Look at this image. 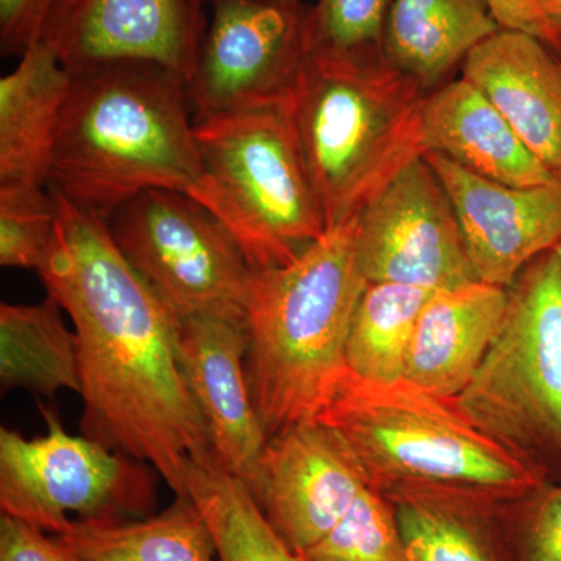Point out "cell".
I'll list each match as a JSON object with an SVG mask.
<instances>
[{
  "mask_svg": "<svg viewBox=\"0 0 561 561\" xmlns=\"http://www.w3.org/2000/svg\"><path fill=\"white\" fill-rule=\"evenodd\" d=\"M486 3L501 28L529 33L552 50L561 49V39L546 21L537 0H486Z\"/></svg>",
  "mask_w": 561,
  "mask_h": 561,
  "instance_id": "32",
  "label": "cell"
},
{
  "mask_svg": "<svg viewBox=\"0 0 561 561\" xmlns=\"http://www.w3.org/2000/svg\"><path fill=\"white\" fill-rule=\"evenodd\" d=\"M203 179L191 195L254 271L280 267L327 231L287 106L194 117Z\"/></svg>",
  "mask_w": 561,
  "mask_h": 561,
  "instance_id": "6",
  "label": "cell"
},
{
  "mask_svg": "<svg viewBox=\"0 0 561 561\" xmlns=\"http://www.w3.org/2000/svg\"><path fill=\"white\" fill-rule=\"evenodd\" d=\"M187 77L194 117L287 106L308 57L306 11L268 0H209Z\"/></svg>",
  "mask_w": 561,
  "mask_h": 561,
  "instance_id": "10",
  "label": "cell"
},
{
  "mask_svg": "<svg viewBox=\"0 0 561 561\" xmlns=\"http://www.w3.org/2000/svg\"><path fill=\"white\" fill-rule=\"evenodd\" d=\"M70 76L50 191L103 219L144 191H197L205 172L181 73L122 61Z\"/></svg>",
  "mask_w": 561,
  "mask_h": 561,
  "instance_id": "2",
  "label": "cell"
},
{
  "mask_svg": "<svg viewBox=\"0 0 561 561\" xmlns=\"http://www.w3.org/2000/svg\"><path fill=\"white\" fill-rule=\"evenodd\" d=\"M432 294L404 284L368 283L346 341V370L371 382L404 379L416 320Z\"/></svg>",
  "mask_w": 561,
  "mask_h": 561,
  "instance_id": "24",
  "label": "cell"
},
{
  "mask_svg": "<svg viewBox=\"0 0 561 561\" xmlns=\"http://www.w3.org/2000/svg\"><path fill=\"white\" fill-rule=\"evenodd\" d=\"M367 486L341 435L312 420L268 440L254 500L280 540L298 553L341 522Z\"/></svg>",
  "mask_w": 561,
  "mask_h": 561,
  "instance_id": "13",
  "label": "cell"
},
{
  "mask_svg": "<svg viewBox=\"0 0 561 561\" xmlns=\"http://www.w3.org/2000/svg\"><path fill=\"white\" fill-rule=\"evenodd\" d=\"M457 408L483 434L561 483V257L531 260Z\"/></svg>",
  "mask_w": 561,
  "mask_h": 561,
  "instance_id": "7",
  "label": "cell"
},
{
  "mask_svg": "<svg viewBox=\"0 0 561 561\" xmlns=\"http://www.w3.org/2000/svg\"><path fill=\"white\" fill-rule=\"evenodd\" d=\"M69 561H217L205 518L190 497L157 515L72 519L54 535Z\"/></svg>",
  "mask_w": 561,
  "mask_h": 561,
  "instance_id": "22",
  "label": "cell"
},
{
  "mask_svg": "<svg viewBox=\"0 0 561 561\" xmlns=\"http://www.w3.org/2000/svg\"><path fill=\"white\" fill-rule=\"evenodd\" d=\"M357 243L368 283L437 291L479 280L453 203L423 157L409 162L365 206Z\"/></svg>",
  "mask_w": 561,
  "mask_h": 561,
  "instance_id": "11",
  "label": "cell"
},
{
  "mask_svg": "<svg viewBox=\"0 0 561 561\" xmlns=\"http://www.w3.org/2000/svg\"><path fill=\"white\" fill-rule=\"evenodd\" d=\"M117 249L176 319L245 327L254 268L210 210L175 191L140 192L105 219Z\"/></svg>",
  "mask_w": 561,
  "mask_h": 561,
  "instance_id": "8",
  "label": "cell"
},
{
  "mask_svg": "<svg viewBox=\"0 0 561 561\" xmlns=\"http://www.w3.org/2000/svg\"><path fill=\"white\" fill-rule=\"evenodd\" d=\"M557 54H559V57L561 58V49L559 51H557Z\"/></svg>",
  "mask_w": 561,
  "mask_h": 561,
  "instance_id": "36",
  "label": "cell"
},
{
  "mask_svg": "<svg viewBox=\"0 0 561 561\" xmlns=\"http://www.w3.org/2000/svg\"><path fill=\"white\" fill-rule=\"evenodd\" d=\"M382 494L393 504L409 561H516L513 511L519 500L448 489Z\"/></svg>",
  "mask_w": 561,
  "mask_h": 561,
  "instance_id": "19",
  "label": "cell"
},
{
  "mask_svg": "<svg viewBox=\"0 0 561 561\" xmlns=\"http://www.w3.org/2000/svg\"><path fill=\"white\" fill-rule=\"evenodd\" d=\"M72 76L44 41L0 80V186L49 184L51 153Z\"/></svg>",
  "mask_w": 561,
  "mask_h": 561,
  "instance_id": "20",
  "label": "cell"
},
{
  "mask_svg": "<svg viewBox=\"0 0 561 561\" xmlns=\"http://www.w3.org/2000/svg\"><path fill=\"white\" fill-rule=\"evenodd\" d=\"M500 28L486 0H391L382 58L432 92Z\"/></svg>",
  "mask_w": 561,
  "mask_h": 561,
  "instance_id": "21",
  "label": "cell"
},
{
  "mask_svg": "<svg viewBox=\"0 0 561 561\" xmlns=\"http://www.w3.org/2000/svg\"><path fill=\"white\" fill-rule=\"evenodd\" d=\"M359 217L328 228L297 260L254 271L245 370L268 440L317 420L342 378L354 312L368 280Z\"/></svg>",
  "mask_w": 561,
  "mask_h": 561,
  "instance_id": "3",
  "label": "cell"
},
{
  "mask_svg": "<svg viewBox=\"0 0 561 561\" xmlns=\"http://www.w3.org/2000/svg\"><path fill=\"white\" fill-rule=\"evenodd\" d=\"M505 308L507 289L482 280L434 291L416 320L405 381L456 400L481 365Z\"/></svg>",
  "mask_w": 561,
  "mask_h": 561,
  "instance_id": "18",
  "label": "cell"
},
{
  "mask_svg": "<svg viewBox=\"0 0 561 561\" xmlns=\"http://www.w3.org/2000/svg\"><path fill=\"white\" fill-rule=\"evenodd\" d=\"M553 33L561 39V0H537Z\"/></svg>",
  "mask_w": 561,
  "mask_h": 561,
  "instance_id": "33",
  "label": "cell"
},
{
  "mask_svg": "<svg viewBox=\"0 0 561 561\" xmlns=\"http://www.w3.org/2000/svg\"><path fill=\"white\" fill-rule=\"evenodd\" d=\"M427 94L383 58L308 51L287 110L327 230L359 217L401 169L423 157Z\"/></svg>",
  "mask_w": 561,
  "mask_h": 561,
  "instance_id": "4",
  "label": "cell"
},
{
  "mask_svg": "<svg viewBox=\"0 0 561 561\" xmlns=\"http://www.w3.org/2000/svg\"><path fill=\"white\" fill-rule=\"evenodd\" d=\"M461 77L485 95L531 153L561 172V58L529 33L500 28L471 50Z\"/></svg>",
  "mask_w": 561,
  "mask_h": 561,
  "instance_id": "16",
  "label": "cell"
},
{
  "mask_svg": "<svg viewBox=\"0 0 561 561\" xmlns=\"http://www.w3.org/2000/svg\"><path fill=\"white\" fill-rule=\"evenodd\" d=\"M201 5L209 3V0H197ZM268 2L278 3V5L289 7V9H297L302 5V0H268Z\"/></svg>",
  "mask_w": 561,
  "mask_h": 561,
  "instance_id": "34",
  "label": "cell"
},
{
  "mask_svg": "<svg viewBox=\"0 0 561 561\" xmlns=\"http://www.w3.org/2000/svg\"><path fill=\"white\" fill-rule=\"evenodd\" d=\"M54 298L39 305L0 306V381L3 389L41 397L80 393L79 348Z\"/></svg>",
  "mask_w": 561,
  "mask_h": 561,
  "instance_id": "23",
  "label": "cell"
},
{
  "mask_svg": "<svg viewBox=\"0 0 561 561\" xmlns=\"http://www.w3.org/2000/svg\"><path fill=\"white\" fill-rule=\"evenodd\" d=\"M206 25L197 0H57L41 41L70 73L142 61L175 70L187 81Z\"/></svg>",
  "mask_w": 561,
  "mask_h": 561,
  "instance_id": "12",
  "label": "cell"
},
{
  "mask_svg": "<svg viewBox=\"0 0 561 561\" xmlns=\"http://www.w3.org/2000/svg\"><path fill=\"white\" fill-rule=\"evenodd\" d=\"M50 192L55 236L38 275L73 323L81 432L151 465L186 497L191 468L217 460L181 370L175 316L125 260L103 217Z\"/></svg>",
  "mask_w": 561,
  "mask_h": 561,
  "instance_id": "1",
  "label": "cell"
},
{
  "mask_svg": "<svg viewBox=\"0 0 561 561\" xmlns=\"http://www.w3.org/2000/svg\"><path fill=\"white\" fill-rule=\"evenodd\" d=\"M421 139L424 153L443 154L496 183L534 187L556 179L496 106L463 77L427 94L421 111Z\"/></svg>",
  "mask_w": 561,
  "mask_h": 561,
  "instance_id": "17",
  "label": "cell"
},
{
  "mask_svg": "<svg viewBox=\"0 0 561 561\" xmlns=\"http://www.w3.org/2000/svg\"><path fill=\"white\" fill-rule=\"evenodd\" d=\"M47 432L27 438L0 427V508L50 535L72 519H131L151 511L154 478L144 461L87 435H70L41 405Z\"/></svg>",
  "mask_w": 561,
  "mask_h": 561,
  "instance_id": "9",
  "label": "cell"
},
{
  "mask_svg": "<svg viewBox=\"0 0 561 561\" xmlns=\"http://www.w3.org/2000/svg\"><path fill=\"white\" fill-rule=\"evenodd\" d=\"M57 0H0V49L21 57L41 39L44 24Z\"/></svg>",
  "mask_w": 561,
  "mask_h": 561,
  "instance_id": "30",
  "label": "cell"
},
{
  "mask_svg": "<svg viewBox=\"0 0 561 561\" xmlns=\"http://www.w3.org/2000/svg\"><path fill=\"white\" fill-rule=\"evenodd\" d=\"M181 370L208 427L217 465L256 496L268 438L247 378L245 327L216 317H175Z\"/></svg>",
  "mask_w": 561,
  "mask_h": 561,
  "instance_id": "15",
  "label": "cell"
},
{
  "mask_svg": "<svg viewBox=\"0 0 561 561\" xmlns=\"http://www.w3.org/2000/svg\"><path fill=\"white\" fill-rule=\"evenodd\" d=\"M391 0H319L306 11L309 50L343 60L382 58Z\"/></svg>",
  "mask_w": 561,
  "mask_h": 561,
  "instance_id": "27",
  "label": "cell"
},
{
  "mask_svg": "<svg viewBox=\"0 0 561 561\" xmlns=\"http://www.w3.org/2000/svg\"><path fill=\"white\" fill-rule=\"evenodd\" d=\"M516 561H561V483L546 482L513 511Z\"/></svg>",
  "mask_w": 561,
  "mask_h": 561,
  "instance_id": "29",
  "label": "cell"
},
{
  "mask_svg": "<svg viewBox=\"0 0 561 561\" xmlns=\"http://www.w3.org/2000/svg\"><path fill=\"white\" fill-rule=\"evenodd\" d=\"M459 220L479 280L511 287L535 257L561 241V172L548 184L508 186L474 175L443 154H423Z\"/></svg>",
  "mask_w": 561,
  "mask_h": 561,
  "instance_id": "14",
  "label": "cell"
},
{
  "mask_svg": "<svg viewBox=\"0 0 561 561\" xmlns=\"http://www.w3.org/2000/svg\"><path fill=\"white\" fill-rule=\"evenodd\" d=\"M0 561H69L54 535L2 513Z\"/></svg>",
  "mask_w": 561,
  "mask_h": 561,
  "instance_id": "31",
  "label": "cell"
},
{
  "mask_svg": "<svg viewBox=\"0 0 561 561\" xmlns=\"http://www.w3.org/2000/svg\"><path fill=\"white\" fill-rule=\"evenodd\" d=\"M57 208L43 186H0V265L39 272L49 256Z\"/></svg>",
  "mask_w": 561,
  "mask_h": 561,
  "instance_id": "28",
  "label": "cell"
},
{
  "mask_svg": "<svg viewBox=\"0 0 561 561\" xmlns=\"http://www.w3.org/2000/svg\"><path fill=\"white\" fill-rule=\"evenodd\" d=\"M190 497L208 524L217 561H300L262 513L245 483L219 465H195Z\"/></svg>",
  "mask_w": 561,
  "mask_h": 561,
  "instance_id": "25",
  "label": "cell"
},
{
  "mask_svg": "<svg viewBox=\"0 0 561 561\" xmlns=\"http://www.w3.org/2000/svg\"><path fill=\"white\" fill-rule=\"evenodd\" d=\"M557 251V254H559V256L561 257V241L559 242V245L556 247V249H553Z\"/></svg>",
  "mask_w": 561,
  "mask_h": 561,
  "instance_id": "35",
  "label": "cell"
},
{
  "mask_svg": "<svg viewBox=\"0 0 561 561\" xmlns=\"http://www.w3.org/2000/svg\"><path fill=\"white\" fill-rule=\"evenodd\" d=\"M317 420L341 435L368 486L381 493L448 489L523 500L549 482L478 430L456 401L405 379L371 382L345 370Z\"/></svg>",
  "mask_w": 561,
  "mask_h": 561,
  "instance_id": "5",
  "label": "cell"
},
{
  "mask_svg": "<svg viewBox=\"0 0 561 561\" xmlns=\"http://www.w3.org/2000/svg\"><path fill=\"white\" fill-rule=\"evenodd\" d=\"M297 556L300 561H409L393 504L371 486L323 538Z\"/></svg>",
  "mask_w": 561,
  "mask_h": 561,
  "instance_id": "26",
  "label": "cell"
}]
</instances>
